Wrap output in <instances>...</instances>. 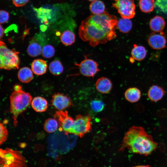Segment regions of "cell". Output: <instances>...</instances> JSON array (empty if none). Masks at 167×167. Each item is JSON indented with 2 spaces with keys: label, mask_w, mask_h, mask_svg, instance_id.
Returning a JSON list of instances; mask_svg holds the SVG:
<instances>
[{
  "label": "cell",
  "mask_w": 167,
  "mask_h": 167,
  "mask_svg": "<svg viewBox=\"0 0 167 167\" xmlns=\"http://www.w3.org/2000/svg\"><path fill=\"white\" fill-rule=\"evenodd\" d=\"M118 22L115 16L107 11L92 15L82 21L79 29V37L92 47L105 44L117 37L115 29Z\"/></svg>",
  "instance_id": "obj_1"
},
{
  "label": "cell",
  "mask_w": 167,
  "mask_h": 167,
  "mask_svg": "<svg viewBox=\"0 0 167 167\" xmlns=\"http://www.w3.org/2000/svg\"><path fill=\"white\" fill-rule=\"evenodd\" d=\"M157 146L143 127L133 126L124 135L120 151L126 148L132 153L147 156L155 151Z\"/></svg>",
  "instance_id": "obj_2"
},
{
  "label": "cell",
  "mask_w": 167,
  "mask_h": 167,
  "mask_svg": "<svg viewBox=\"0 0 167 167\" xmlns=\"http://www.w3.org/2000/svg\"><path fill=\"white\" fill-rule=\"evenodd\" d=\"M32 97L22 90L14 91L10 96V112L12 114L13 124L16 126L19 115L24 111L31 103Z\"/></svg>",
  "instance_id": "obj_3"
},
{
  "label": "cell",
  "mask_w": 167,
  "mask_h": 167,
  "mask_svg": "<svg viewBox=\"0 0 167 167\" xmlns=\"http://www.w3.org/2000/svg\"><path fill=\"white\" fill-rule=\"evenodd\" d=\"M19 52L8 48L1 40L0 44V68L11 70L19 68L20 63Z\"/></svg>",
  "instance_id": "obj_4"
},
{
  "label": "cell",
  "mask_w": 167,
  "mask_h": 167,
  "mask_svg": "<svg viewBox=\"0 0 167 167\" xmlns=\"http://www.w3.org/2000/svg\"><path fill=\"white\" fill-rule=\"evenodd\" d=\"M0 167H26L24 157L19 151L7 148L0 149Z\"/></svg>",
  "instance_id": "obj_5"
},
{
  "label": "cell",
  "mask_w": 167,
  "mask_h": 167,
  "mask_svg": "<svg viewBox=\"0 0 167 167\" xmlns=\"http://www.w3.org/2000/svg\"><path fill=\"white\" fill-rule=\"evenodd\" d=\"M91 118L89 115L79 114L74 120V122L69 133L73 134L80 137L90 132L92 129Z\"/></svg>",
  "instance_id": "obj_6"
},
{
  "label": "cell",
  "mask_w": 167,
  "mask_h": 167,
  "mask_svg": "<svg viewBox=\"0 0 167 167\" xmlns=\"http://www.w3.org/2000/svg\"><path fill=\"white\" fill-rule=\"evenodd\" d=\"M112 6L116 8L122 18L131 19L135 14V5L133 0H113Z\"/></svg>",
  "instance_id": "obj_7"
},
{
  "label": "cell",
  "mask_w": 167,
  "mask_h": 167,
  "mask_svg": "<svg viewBox=\"0 0 167 167\" xmlns=\"http://www.w3.org/2000/svg\"><path fill=\"white\" fill-rule=\"evenodd\" d=\"M75 65L78 67L79 73L86 77H94L100 71L97 62L86 55L83 60Z\"/></svg>",
  "instance_id": "obj_8"
},
{
  "label": "cell",
  "mask_w": 167,
  "mask_h": 167,
  "mask_svg": "<svg viewBox=\"0 0 167 167\" xmlns=\"http://www.w3.org/2000/svg\"><path fill=\"white\" fill-rule=\"evenodd\" d=\"M54 118L58 121L61 130L69 133L73 126L74 120L69 116L67 111H59L56 112Z\"/></svg>",
  "instance_id": "obj_9"
},
{
  "label": "cell",
  "mask_w": 167,
  "mask_h": 167,
  "mask_svg": "<svg viewBox=\"0 0 167 167\" xmlns=\"http://www.w3.org/2000/svg\"><path fill=\"white\" fill-rule=\"evenodd\" d=\"M147 41L150 46L154 49L161 50L166 47L167 39L162 32L151 33L148 36Z\"/></svg>",
  "instance_id": "obj_10"
},
{
  "label": "cell",
  "mask_w": 167,
  "mask_h": 167,
  "mask_svg": "<svg viewBox=\"0 0 167 167\" xmlns=\"http://www.w3.org/2000/svg\"><path fill=\"white\" fill-rule=\"evenodd\" d=\"M51 102L52 106L59 111L63 110L72 105L68 96L59 92L54 93L52 95Z\"/></svg>",
  "instance_id": "obj_11"
},
{
  "label": "cell",
  "mask_w": 167,
  "mask_h": 167,
  "mask_svg": "<svg viewBox=\"0 0 167 167\" xmlns=\"http://www.w3.org/2000/svg\"><path fill=\"white\" fill-rule=\"evenodd\" d=\"M165 94V92L161 87L153 85L149 89L147 95L149 99L152 102H156L161 100Z\"/></svg>",
  "instance_id": "obj_12"
},
{
  "label": "cell",
  "mask_w": 167,
  "mask_h": 167,
  "mask_svg": "<svg viewBox=\"0 0 167 167\" xmlns=\"http://www.w3.org/2000/svg\"><path fill=\"white\" fill-rule=\"evenodd\" d=\"M95 87L96 89L101 93L106 94L111 91L112 88V84L108 78L102 77L97 80Z\"/></svg>",
  "instance_id": "obj_13"
},
{
  "label": "cell",
  "mask_w": 167,
  "mask_h": 167,
  "mask_svg": "<svg viewBox=\"0 0 167 167\" xmlns=\"http://www.w3.org/2000/svg\"><path fill=\"white\" fill-rule=\"evenodd\" d=\"M31 67L32 70L34 74L37 75H41L46 72L47 65L45 60L38 59L33 61Z\"/></svg>",
  "instance_id": "obj_14"
},
{
  "label": "cell",
  "mask_w": 167,
  "mask_h": 167,
  "mask_svg": "<svg viewBox=\"0 0 167 167\" xmlns=\"http://www.w3.org/2000/svg\"><path fill=\"white\" fill-rule=\"evenodd\" d=\"M165 25V20L162 17L159 16L153 17L151 19L149 23L150 28L155 32H162Z\"/></svg>",
  "instance_id": "obj_15"
},
{
  "label": "cell",
  "mask_w": 167,
  "mask_h": 167,
  "mask_svg": "<svg viewBox=\"0 0 167 167\" xmlns=\"http://www.w3.org/2000/svg\"><path fill=\"white\" fill-rule=\"evenodd\" d=\"M33 109L37 112L45 111L48 108V102L45 99L41 96L34 98L31 102Z\"/></svg>",
  "instance_id": "obj_16"
},
{
  "label": "cell",
  "mask_w": 167,
  "mask_h": 167,
  "mask_svg": "<svg viewBox=\"0 0 167 167\" xmlns=\"http://www.w3.org/2000/svg\"><path fill=\"white\" fill-rule=\"evenodd\" d=\"M124 96L126 99L131 103H135L138 101L141 96L140 90L136 87H131L125 91Z\"/></svg>",
  "instance_id": "obj_17"
},
{
  "label": "cell",
  "mask_w": 167,
  "mask_h": 167,
  "mask_svg": "<svg viewBox=\"0 0 167 167\" xmlns=\"http://www.w3.org/2000/svg\"><path fill=\"white\" fill-rule=\"evenodd\" d=\"M147 54V51L145 47L136 44L133 45V47L131 51V57L135 60L141 61L144 59Z\"/></svg>",
  "instance_id": "obj_18"
},
{
  "label": "cell",
  "mask_w": 167,
  "mask_h": 167,
  "mask_svg": "<svg viewBox=\"0 0 167 167\" xmlns=\"http://www.w3.org/2000/svg\"><path fill=\"white\" fill-rule=\"evenodd\" d=\"M33 77L32 72L28 67H22L18 72V78L22 83H27L30 82L33 79Z\"/></svg>",
  "instance_id": "obj_19"
},
{
  "label": "cell",
  "mask_w": 167,
  "mask_h": 167,
  "mask_svg": "<svg viewBox=\"0 0 167 167\" xmlns=\"http://www.w3.org/2000/svg\"><path fill=\"white\" fill-rule=\"evenodd\" d=\"M60 39L63 44L66 46H70L75 42V36L72 31L66 30L62 33L60 36Z\"/></svg>",
  "instance_id": "obj_20"
},
{
  "label": "cell",
  "mask_w": 167,
  "mask_h": 167,
  "mask_svg": "<svg viewBox=\"0 0 167 167\" xmlns=\"http://www.w3.org/2000/svg\"><path fill=\"white\" fill-rule=\"evenodd\" d=\"M132 23L130 19L122 18L118 21L117 27L121 32L126 33L131 29Z\"/></svg>",
  "instance_id": "obj_21"
},
{
  "label": "cell",
  "mask_w": 167,
  "mask_h": 167,
  "mask_svg": "<svg viewBox=\"0 0 167 167\" xmlns=\"http://www.w3.org/2000/svg\"><path fill=\"white\" fill-rule=\"evenodd\" d=\"M105 6L104 2L100 0H96L92 2L89 5V9L91 12L95 15H99L105 11Z\"/></svg>",
  "instance_id": "obj_22"
},
{
  "label": "cell",
  "mask_w": 167,
  "mask_h": 167,
  "mask_svg": "<svg viewBox=\"0 0 167 167\" xmlns=\"http://www.w3.org/2000/svg\"><path fill=\"white\" fill-rule=\"evenodd\" d=\"M49 70L52 74L58 76L61 75L63 72V66L59 60L55 59L50 63Z\"/></svg>",
  "instance_id": "obj_23"
},
{
  "label": "cell",
  "mask_w": 167,
  "mask_h": 167,
  "mask_svg": "<svg viewBox=\"0 0 167 167\" xmlns=\"http://www.w3.org/2000/svg\"><path fill=\"white\" fill-rule=\"evenodd\" d=\"M41 47L36 42L31 43L27 48V53L31 57H36L40 55L42 51Z\"/></svg>",
  "instance_id": "obj_24"
},
{
  "label": "cell",
  "mask_w": 167,
  "mask_h": 167,
  "mask_svg": "<svg viewBox=\"0 0 167 167\" xmlns=\"http://www.w3.org/2000/svg\"><path fill=\"white\" fill-rule=\"evenodd\" d=\"M58 126V122L55 118H49L45 121L44 128L46 132L51 133L55 131Z\"/></svg>",
  "instance_id": "obj_25"
},
{
  "label": "cell",
  "mask_w": 167,
  "mask_h": 167,
  "mask_svg": "<svg viewBox=\"0 0 167 167\" xmlns=\"http://www.w3.org/2000/svg\"><path fill=\"white\" fill-rule=\"evenodd\" d=\"M139 6L141 10L143 12H152L155 6L154 0H140Z\"/></svg>",
  "instance_id": "obj_26"
},
{
  "label": "cell",
  "mask_w": 167,
  "mask_h": 167,
  "mask_svg": "<svg viewBox=\"0 0 167 167\" xmlns=\"http://www.w3.org/2000/svg\"><path fill=\"white\" fill-rule=\"evenodd\" d=\"M55 53V49L51 45H46L42 48V55L43 57L45 58H49L52 57Z\"/></svg>",
  "instance_id": "obj_27"
},
{
  "label": "cell",
  "mask_w": 167,
  "mask_h": 167,
  "mask_svg": "<svg viewBox=\"0 0 167 167\" xmlns=\"http://www.w3.org/2000/svg\"><path fill=\"white\" fill-rule=\"evenodd\" d=\"M90 106L93 111L99 112L101 111L104 109V104L101 100L95 99L91 102Z\"/></svg>",
  "instance_id": "obj_28"
},
{
  "label": "cell",
  "mask_w": 167,
  "mask_h": 167,
  "mask_svg": "<svg viewBox=\"0 0 167 167\" xmlns=\"http://www.w3.org/2000/svg\"><path fill=\"white\" fill-rule=\"evenodd\" d=\"M0 143L3 144L6 140L8 135V131L7 129L2 123H0Z\"/></svg>",
  "instance_id": "obj_29"
},
{
  "label": "cell",
  "mask_w": 167,
  "mask_h": 167,
  "mask_svg": "<svg viewBox=\"0 0 167 167\" xmlns=\"http://www.w3.org/2000/svg\"><path fill=\"white\" fill-rule=\"evenodd\" d=\"M0 22L1 24L7 22L9 18V14L6 11L1 10L0 11Z\"/></svg>",
  "instance_id": "obj_30"
},
{
  "label": "cell",
  "mask_w": 167,
  "mask_h": 167,
  "mask_svg": "<svg viewBox=\"0 0 167 167\" xmlns=\"http://www.w3.org/2000/svg\"><path fill=\"white\" fill-rule=\"evenodd\" d=\"M13 4L17 7L23 6L25 5L29 0H12Z\"/></svg>",
  "instance_id": "obj_31"
},
{
  "label": "cell",
  "mask_w": 167,
  "mask_h": 167,
  "mask_svg": "<svg viewBox=\"0 0 167 167\" xmlns=\"http://www.w3.org/2000/svg\"><path fill=\"white\" fill-rule=\"evenodd\" d=\"M14 89L15 91H18L22 90L21 86L19 84L15 85L14 87Z\"/></svg>",
  "instance_id": "obj_32"
},
{
  "label": "cell",
  "mask_w": 167,
  "mask_h": 167,
  "mask_svg": "<svg viewBox=\"0 0 167 167\" xmlns=\"http://www.w3.org/2000/svg\"><path fill=\"white\" fill-rule=\"evenodd\" d=\"M4 30L2 27L1 24H0V38H1L4 34Z\"/></svg>",
  "instance_id": "obj_33"
},
{
  "label": "cell",
  "mask_w": 167,
  "mask_h": 167,
  "mask_svg": "<svg viewBox=\"0 0 167 167\" xmlns=\"http://www.w3.org/2000/svg\"><path fill=\"white\" fill-rule=\"evenodd\" d=\"M132 167H151L148 165H138L135 166H134Z\"/></svg>",
  "instance_id": "obj_34"
},
{
  "label": "cell",
  "mask_w": 167,
  "mask_h": 167,
  "mask_svg": "<svg viewBox=\"0 0 167 167\" xmlns=\"http://www.w3.org/2000/svg\"><path fill=\"white\" fill-rule=\"evenodd\" d=\"M90 2H94V1H96V0H88Z\"/></svg>",
  "instance_id": "obj_35"
}]
</instances>
